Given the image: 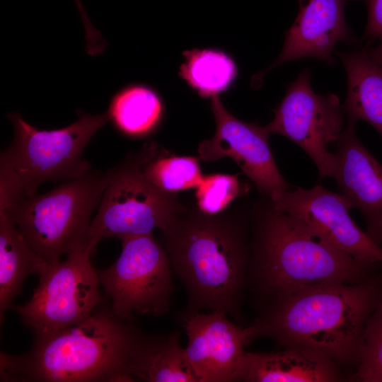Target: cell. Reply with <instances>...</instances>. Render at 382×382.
I'll use <instances>...</instances> for the list:
<instances>
[{"label": "cell", "mask_w": 382, "mask_h": 382, "mask_svg": "<svg viewBox=\"0 0 382 382\" xmlns=\"http://www.w3.org/2000/svg\"><path fill=\"white\" fill-rule=\"evenodd\" d=\"M211 109L216 132L212 139L199 144V158L210 162L231 158L261 196L277 200L289 185L277 166L266 126L238 120L225 108L218 95L211 97Z\"/></svg>", "instance_id": "cell-11"}, {"label": "cell", "mask_w": 382, "mask_h": 382, "mask_svg": "<svg viewBox=\"0 0 382 382\" xmlns=\"http://www.w3.org/2000/svg\"><path fill=\"white\" fill-rule=\"evenodd\" d=\"M310 79L307 68L299 74L266 127L270 133L284 136L300 146L316 166L320 179L333 178L336 158L328 146L342 132V106L335 94L316 93Z\"/></svg>", "instance_id": "cell-10"}, {"label": "cell", "mask_w": 382, "mask_h": 382, "mask_svg": "<svg viewBox=\"0 0 382 382\" xmlns=\"http://www.w3.org/2000/svg\"><path fill=\"white\" fill-rule=\"evenodd\" d=\"M335 52L347 78L344 114L349 120L368 122L382 137V66L374 64L364 48L349 53Z\"/></svg>", "instance_id": "cell-18"}, {"label": "cell", "mask_w": 382, "mask_h": 382, "mask_svg": "<svg viewBox=\"0 0 382 382\" xmlns=\"http://www.w3.org/2000/svg\"><path fill=\"white\" fill-rule=\"evenodd\" d=\"M145 178L167 194L196 188L202 182L199 157L175 156L156 141H146L136 153Z\"/></svg>", "instance_id": "cell-20"}, {"label": "cell", "mask_w": 382, "mask_h": 382, "mask_svg": "<svg viewBox=\"0 0 382 382\" xmlns=\"http://www.w3.org/2000/svg\"><path fill=\"white\" fill-rule=\"evenodd\" d=\"M108 181L107 171L93 169L44 194L24 198L0 210L7 212L45 260H58L77 250H89L91 216Z\"/></svg>", "instance_id": "cell-5"}, {"label": "cell", "mask_w": 382, "mask_h": 382, "mask_svg": "<svg viewBox=\"0 0 382 382\" xmlns=\"http://www.w3.org/2000/svg\"><path fill=\"white\" fill-rule=\"evenodd\" d=\"M222 311L180 316L187 335V361L198 382L234 381L244 347L257 337L252 324L242 327Z\"/></svg>", "instance_id": "cell-13"}, {"label": "cell", "mask_w": 382, "mask_h": 382, "mask_svg": "<svg viewBox=\"0 0 382 382\" xmlns=\"http://www.w3.org/2000/svg\"><path fill=\"white\" fill-rule=\"evenodd\" d=\"M129 373L147 382H198L180 345V333L142 332L132 352Z\"/></svg>", "instance_id": "cell-17"}, {"label": "cell", "mask_w": 382, "mask_h": 382, "mask_svg": "<svg viewBox=\"0 0 382 382\" xmlns=\"http://www.w3.org/2000/svg\"><path fill=\"white\" fill-rule=\"evenodd\" d=\"M115 128L130 137L151 132L161 121L163 105L151 88L132 85L123 88L112 98L107 111Z\"/></svg>", "instance_id": "cell-21"}, {"label": "cell", "mask_w": 382, "mask_h": 382, "mask_svg": "<svg viewBox=\"0 0 382 382\" xmlns=\"http://www.w3.org/2000/svg\"><path fill=\"white\" fill-rule=\"evenodd\" d=\"M366 4L368 18L362 40L365 45H371L375 40H382V0H366Z\"/></svg>", "instance_id": "cell-25"}, {"label": "cell", "mask_w": 382, "mask_h": 382, "mask_svg": "<svg viewBox=\"0 0 382 382\" xmlns=\"http://www.w3.org/2000/svg\"><path fill=\"white\" fill-rule=\"evenodd\" d=\"M122 252L109 267L98 271L100 284L118 318L161 316L169 309L173 292L168 255L153 233L120 238Z\"/></svg>", "instance_id": "cell-8"}, {"label": "cell", "mask_w": 382, "mask_h": 382, "mask_svg": "<svg viewBox=\"0 0 382 382\" xmlns=\"http://www.w3.org/2000/svg\"><path fill=\"white\" fill-rule=\"evenodd\" d=\"M381 300L382 275L357 284L324 283L269 299L253 325L257 337L307 349L340 369L356 370L366 321Z\"/></svg>", "instance_id": "cell-2"}, {"label": "cell", "mask_w": 382, "mask_h": 382, "mask_svg": "<svg viewBox=\"0 0 382 382\" xmlns=\"http://www.w3.org/2000/svg\"><path fill=\"white\" fill-rule=\"evenodd\" d=\"M274 352H245L234 381L334 382L344 378L328 359L297 347Z\"/></svg>", "instance_id": "cell-16"}, {"label": "cell", "mask_w": 382, "mask_h": 382, "mask_svg": "<svg viewBox=\"0 0 382 382\" xmlns=\"http://www.w3.org/2000/svg\"><path fill=\"white\" fill-rule=\"evenodd\" d=\"M251 207L214 215L184 204L160 231L173 270L184 286L181 316L222 311L240 324L250 260Z\"/></svg>", "instance_id": "cell-1"}, {"label": "cell", "mask_w": 382, "mask_h": 382, "mask_svg": "<svg viewBox=\"0 0 382 382\" xmlns=\"http://www.w3.org/2000/svg\"><path fill=\"white\" fill-rule=\"evenodd\" d=\"M142 332L133 320L97 308L86 319L55 332L35 335L30 351L1 352V381H133L129 366Z\"/></svg>", "instance_id": "cell-4"}, {"label": "cell", "mask_w": 382, "mask_h": 382, "mask_svg": "<svg viewBox=\"0 0 382 382\" xmlns=\"http://www.w3.org/2000/svg\"><path fill=\"white\" fill-rule=\"evenodd\" d=\"M7 117L13 127V138L1 153L0 163L16 176L25 198L35 195L46 182L77 178L93 170L82 153L110 121L108 112L94 115L79 112L78 120L66 127L40 130L18 112H9Z\"/></svg>", "instance_id": "cell-6"}, {"label": "cell", "mask_w": 382, "mask_h": 382, "mask_svg": "<svg viewBox=\"0 0 382 382\" xmlns=\"http://www.w3.org/2000/svg\"><path fill=\"white\" fill-rule=\"evenodd\" d=\"M351 378L361 382H382V300L366 321L362 357Z\"/></svg>", "instance_id": "cell-24"}, {"label": "cell", "mask_w": 382, "mask_h": 382, "mask_svg": "<svg viewBox=\"0 0 382 382\" xmlns=\"http://www.w3.org/2000/svg\"><path fill=\"white\" fill-rule=\"evenodd\" d=\"M195 189L198 209L214 215L226 209L236 198L246 195L250 188L240 181L238 174L212 173L204 175Z\"/></svg>", "instance_id": "cell-23"}, {"label": "cell", "mask_w": 382, "mask_h": 382, "mask_svg": "<svg viewBox=\"0 0 382 382\" xmlns=\"http://www.w3.org/2000/svg\"><path fill=\"white\" fill-rule=\"evenodd\" d=\"M357 121L347 119L335 152V179L340 193L352 208L359 209L366 224V233L382 242V165L359 140Z\"/></svg>", "instance_id": "cell-15"}, {"label": "cell", "mask_w": 382, "mask_h": 382, "mask_svg": "<svg viewBox=\"0 0 382 382\" xmlns=\"http://www.w3.org/2000/svg\"><path fill=\"white\" fill-rule=\"evenodd\" d=\"M348 0H298L297 16L286 31L280 54L271 66L255 74L251 86L259 88L262 76L291 60L313 57L332 65V54L340 42L352 43V30L345 16Z\"/></svg>", "instance_id": "cell-14"}, {"label": "cell", "mask_w": 382, "mask_h": 382, "mask_svg": "<svg viewBox=\"0 0 382 382\" xmlns=\"http://www.w3.org/2000/svg\"><path fill=\"white\" fill-rule=\"evenodd\" d=\"M107 173L108 184L88 232L91 252L105 238L164 230L184 205L177 195L161 192L145 178L136 153Z\"/></svg>", "instance_id": "cell-7"}, {"label": "cell", "mask_w": 382, "mask_h": 382, "mask_svg": "<svg viewBox=\"0 0 382 382\" xmlns=\"http://www.w3.org/2000/svg\"><path fill=\"white\" fill-rule=\"evenodd\" d=\"M88 250L47 262L38 274L39 284L30 301L13 308L35 335L74 325L91 316L101 301L98 271Z\"/></svg>", "instance_id": "cell-9"}, {"label": "cell", "mask_w": 382, "mask_h": 382, "mask_svg": "<svg viewBox=\"0 0 382 382\" xmlns=\"http://www.w3.org/2000/svg\"><path fill=\"white\" fill-rule=\"evenodd\" d=\"M278 209L296 217L334 248L368 265H382V248L351 218L352 209L341 193L320 185L286 190L276 201Z\"/></svg>", "instance_id": "cell-12"}, {"label": "cell", "mask_w": 382, "mask_h": 382, "mask_svg": "<svg viewBox=\"0 0 382 382\" xmlns=\"http://www.w3.org/2000/svg\"><path fill=\"white\" fill-rule=\"evenodd\" d=\"M76 6H77V8H78V10L79 11V13L81 15V19H82V21H83V26H84V28H85V32L87 35H93V33H95L96 32V28H94V26L91 24V23L90 22L84 9H83V7L82 6V4L81 2V0H74Z\"/></svg>", "instance_id": "cell-27"}, {"label": "cell", "mask_w": 382, "mask_h": 382, "mask_svg": "<svg viewBox=\"0 0 382 382\" xmlns=\"http://www.w3.org/2000/svg\"><path fill=\"white\" fill-rule=\"evenodd\" d=\"M369 58L376 64L382 66V40L378 45L372 47L365 45L364 47Z\"/></svg>", "instance_id": "cell-26"}, {"label": "cell", "mask_w": 382, "mask_h": 382, "mask_svg": "<svg viewBox=\"0 0 382 382\" xmlns=\"http://www.w3.org/2000/svg\"><path fill=\"white\" fill-rule=\"evenodd\" d=\"M179 75L202 98L226 91L237 76L233 59L216 49H193L183 53Z\"/></svg>", "instance_id": "cell-22"}, {"label": "cell", "mask_w": 382, "mask_h": 382, "mask_svg": "<svg viewBox=\"0 0 382 382\" xmlns=\"http://www.w3.org/2000/svg\"><path fill=\"white\" fill-rule=\"evenodd\" d=\"M4 210H0V317L21 294L25 278L47 264Z\"/></svg>", "instance_id": "cell-19"}, {"label": "cell", "mask_w": 382, "mask_h": 382, "mask_svg": "<svg viewBox=\"0 0 382 382\" xmlns=\"http://www.w3.org/2000/svg\"><path fill=\"white\" fill-rule=\"evenodd\" d=\"M374 267L334 248L267 197L251 207L247 288L262 303L320 284L359 283L371 277Z\"/></svg>", "instance_id": "cell-3"}]
</instances>
